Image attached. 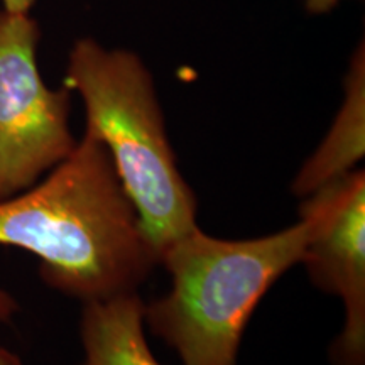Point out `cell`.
Instances as JSON below:
<instances>
[{"instance_id": "1", "label": "cell", "mask_w": 365, "mask_h": 365, "mask_svg": "<svg viewBox=\"0 0 365 365\" xmlns=\"http://www.w3.org/2000/svg\"><path fill=\"white\" fill-rule=\"evenodd\" d=\"M0 245L33 252L46 284L83 303L137 293L159 264L110 154L90 132L46 180L0 200ZM17 309L0 289V322Z\"/></svg>"}, {"instance_id": "6", "label": "cell", "mask_w": 365, "mask_h": 365, "mask_svg": "<svg viewBox=\"0 0 365 365\" xmlns=\"http://www.w3.org/2000/svg\"><path fill=\"white\" fill-rule=\"evenodd\" d=\"M144 309L137 293L83 303V365H161L145 340Z\"/></svg>"}, {"instance_id": "5", "label": "cell", "mask_w": 365, "mask_h": 365, "mask_svg": "<svg viewBox=\"0 0 365 365\" xmlns=\"http://www.w3.org/2000/svg\"><path fill=\"white\" fill-rule=\"evenodd\" d=\"M308 223L301 262L318 289L339 296L344 330L331 341L333 365H365V175L352 170L304 196Z\"/></svg>"}, {"instance_id": "7", "label": "cell", "mask_w": 365, "mask_h": 365, "mask_svg": "<svg viewBox=\"0 0 365 365\" xmlns=\"http://www.w3.org/2000/svg\"><path fill=\"white\" fill-rule=\"evenodd\" d=\"M345 93L341 110L325 140L294 178L291 190L296 196L304 198L314 193L335 178L357 170L355 166L362 161L365 153V66L362 46L355 54L352 68L346 76Z\"/></svg>"}, {"instance_id": "9", "label": "cell", "mask_w": 365, "mask_h": 365, "mask_svg": "<svg viewBox=\"0 0 365 365\" xmlns=\"http://www.w3.org/2000/svg\"><path fill=\"white\" fill-rule=\"evenodd\" d=\"M4 11L9 12H29L36 0H2Z\"/></svg>"}, {"instance_id": "2", "label": "cell", "mask_w": 365, "mask_h": 365, "mask_svg": "<svg viewBox=\"0 0 365 365\" xmlns=\"http://www.w3.org/2000/svg\"><path fill=\"white\" fill-rule=\"evenodd\" d=\"M65 86L78 91L86 129L107 148L158 259L190 234L198 200L178 168L153 76L139 56L80 39Z\"/></svg>"}, {"instance_id": "4", "label": "cell", "mask_w": 365, "mask_h": 365, "mask_svg": "<svg viewBox=\"0 0 365 365\" xmlns=\"http://www.w3.org/2000/svg\"><path fill=\"white\" fill-rule=\"evenodd\" d=\"M38 43L29 12H0V200L36 185L78 143L68 124L71 90L46 86Z\"/></svg>"}, {"instance_id": "3", "label": "cell", "mask_w": 365, "mask_h": 365, "mask_svg": "<svg viewBox=\"0 0 365 365\" xmlns=\"http://www.w3.org/2000/svg\"><path fill=\"white\" fill-rule=\"evenodd\" d=\"M308 223L250 240H222L200 227L164 250L171 291L145 304L150 331L182 365H237L240 340L264 294L301 262Z\"/></svg>"}, {"instance_id": "8", "label": "cell", "mask_w": 365, "mask_h": 365, "mask_svg": "<svg viewBox=\"0 0 365 365\" xmlns=\"http://www.w3.org/2000/svg\"><path fill=\"white\" fill-rule=\"evenodd\" d=\"M307 9L313 14H327L339 4V0H304Z\"/></svg>"}, {"instance_id": "10", "label": "cell", "mask_w": 365, "mask_h": 365, "mask_svg": "<svg viewBox=\"0 0 365 365\" xmlns=\"http://www.w3.org/2000/svg\"><path fill=\"white\" fill-rule=\"evenodd\" d=\"M0 365H26L22 362L19 355H16L11 350L0 346Z\"/></svg>"}, {"instance_id": "11", "label": "cell", "mask_w": 365, "mask_h": 365, "mask_svg": "<svg viewBox=\"0 0 365 365\" xmlns=\"http://www.w3.org/2000/svg\"><path fill=\"white\" fill-rule=\"evenodd\" d=\"M81 365H83V364H81Z\"/></svg>"}]
</instances>
